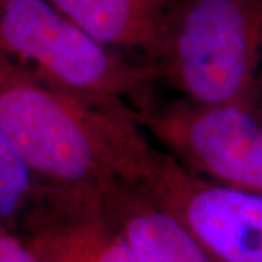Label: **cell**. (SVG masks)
Returning a JSON list of instances; mask_svg holds the SVG:
<instances>
[{"label": "cell", "mask_w": 262, "mask_h": 262, "mask_svg": "<svg viewBox=\"0 0 262 262\" xmlns=\"http://www.w3.org/2000/svg\"><path fill=\"white\" fill-rule=\"evenodd\" d=\"M144 133L201 178L262 195V122L251 108L182 98L130 111Z\"/></svg>", "instance_id": "5"}, {"label": "cell", "mask_w": 262, "mask_h": 262, "mask_svg": "<svg viewBox=\"0 0 262 262\" xmlns=\"http://www.w3.org/2000/svg\"><path fill=\"white\" fill-rule=\"evenodd\" d=\"M98 42L159 67L184 0H50Z\"/></svg>", "instance_id": "7"}, {"label": "cell", "mask_w": 262, "mask_h": 262, "mask_svg": "<svg viewBox=\"0 0 262 262\" xmlns=\"http://www.w3.org/2000/svg\"><path fill=\"white\" fill-rule=\"evenodd\" d=\"M0 232H8V230H5V229H3V227L0 226Z\"/></svg>", "instance_id": "12"}, {"label": "cell", "mask_w": 262, "mask_h": 262, "mask_svg": "<svg viewBox=\"0 0 262 262\" xmlns=\"http://www.w3.org/2000/svg\"><path fill=\"white\" fill-rule=\"evenodd\" d=\"M0 63L42 83L137 110L162 82L159 67L105 47L50 0H0Z\"/></svg>", "instance_id": "2"}, {"label": "cell", "mask_w": 262, "mask_h": 262, "mask_svg": "<svg viewBox=\"0 0 262 262\" xmlns=\"http://www.w3.org/2000/svg\"><path fill=\"white\" fill-rule=\"evenodd\" d=\"M262 72V0H184L162 82L198 105L251 108Z\"/></svg>", "instance_id": "3"}, {"label": "cell", "mask_w": 262, "mask_h": 262, "mask_svg": "<svg viewBox=\"0 0 262 262\" xmlns=\"http://www.w3.org/2000/svg\"><path fill=\"white\" fill-rule=\"evenodd\" d=\"M251 110L259 118V121L262 122V72L259 75V80H258V86H256V92H255V96L252 99Z\"/></svg>", "instance_id": "11"}, {"label": "cell", "mask_w": 262, "mask_h": 262, "mask_svg": "<svg viewBox=\"0 0 262 262\" xmlns=\"http://www.w3.org/2000/svg\"><path fill=\"white\" fill-rule=\"evenodd\" d=\"M125 182L178 219L217 262H262L259 194L201 178L149 140Z\"/></svg>", "instance_id": "4"}, {"label": "cell", "mask_w": 262, "mask_h": 262, "mask_svg": "<svg viewBox=\"0 0 262 262\" xmlns=\"http://www.w3.org/2000/svg\"><path fill=\"white\" fill-rule=\"evenodd\" d=\"M0 127L44 187L84 194L127 178L147 139L128 106L77 96L3 63Z\"/></svg>", "instance_id": "1"}, {"label": "cell", "mask_w": 262, "mask_h": 262, "mask_svg": "<svg viewBox=\"0 0 262 262\" xmlns=\"http://www.w3.org/2000/svg\"><path fill=\"white\" fill-rule=\"evenodd\" d=\"M102 203L136 262H217L178 219L139 188L118 181L103 192Z\"/></svg>", "instance_id": "8"}, {"label": "cell", "mask_w": 262, "mask_h": 262, "mask_svg": "<svg viewBox=\"0 0 262 262\" xmlns=\"http://www.w3.org/2000/svg\"><path fill=\"white\" fill-rule=\"evenodd\" d=\"M19 232L37 262H136L102 194L46 188Z\"/></svg>", "instance_id": "6"}, {"label": "cell", "mask_w": 262, "mask_h": 262, "mask_svg": "<svg viewBox=\"0 0 262 262\" xmlns=\"http://www.w3.org/2000/svg\"><path fill=\"white\" fill-rule=\"evenodd\" d=\"M0 262H37L16 234L0 232Z\"/></svg>", "instance_id": "10"}, {"label": "cell", "mask_w": 262, "mask_h": 262, "mask_svg": "<svg viewBox=\"0 0 262 262\" xmlns=\"http://www.w3.org/2000/svg\"><path fill=\"white\" fill-rule=\"evenodd\" d=\"M46 188L0 127V226L9 233L19 232Z\"/></svg>", "instance_id": "9"}]
</instances>
